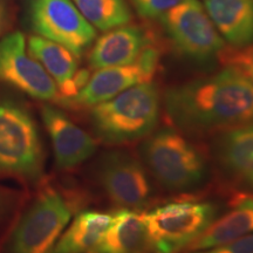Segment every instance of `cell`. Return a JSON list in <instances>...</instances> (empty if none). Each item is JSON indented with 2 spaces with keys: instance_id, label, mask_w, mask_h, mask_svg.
Returning <instances> with one entry per match:
<instances>
[{
  "instance_id": "6da1fadb",
  "label": "cell",
  "mask_w": 253,
  "mask_h": 253,
  "mask_svg": "<svg viewBox=\"0 0 253 253\" xmlns=\"http://www.w3.org/2000/svg\"><path fill=\"white\" fill-rule=\"evenodd\" d=\"M166 114L186 135L219 132L253 120V84L240 69L225 66L209 77L170 87Z\"/></svg>"
},
{
  "instance_id": "7a4b0ae2",
  "label": "cell",
  "mask_w": 253,
  "mask_h": 253,
  "mask_svg": "<svg viewBox=\"0 0 253 253\" xmlns=\"http://www.w3.org/2000/svg\"><path fill=\"white\" fill-rule=\"evenodd\" d=\"M160 114V90L153 81H148L94 106L90 123L103 143L122 145L148 137L156 129Z\"/></svg>"
},
{
  "instance_id": "3957f363",
  "label": "cell",
  "mask_w": 253,
  "mask_h": 253,
  "mask_svg": "<svg viewBox=\"0 0 253 253\" xmlns=\"http://www.w3.org/2000/svg\"><path fill=\"white\" fill-rule=\"evenodd\" d=\"M141 157L155 179L170 191H189L208 178L207 157L176 128L164 126L145 137Z\"/></svg>"
},
{
  "instance_id": "277c9868",
  "label": "cell",
  "mask_w": 253,
  "mask_h": 253,
  "mask_svg": "<svg viewBox=\"0 0 253 253\" xmlns=\"http://www.w3.org/2000/svg\"><path fill=\"white\" fill-rule=\"evenodd\" d=\"M45 153L33 116L24 104L0 100V175L28 182L41 178Z\"/></svg>"
},
{
  "instance_id": "5b68a950",
  "label": "cell",
  "mask_w": 253,
  "mask_h": 253,
  "mask_svg": "<svg viewBox=\"0 0 253 253\" xmlns=\"http://www.w3.org/2000/svg\"><path fill=\"white\" fill-rule=\"evenodd\" d=\"M219 208L213 202L179 201L163 204L143 214L153 253H178L213 224Z\"/></svg>"
},
{
  "instance_id": "8992f818",
  "label": "cell",
  "mask_w": 253,
  "mask_h": 253,
  "mask_svg": "<svg viewBox=\"0 0 253 253\" xmlns=\"http://www.w3.org/2000/svg\"><path fill=\"white\" fill-rule=\"evenodd\" d=\"M158 19L171 46L190 61L208 65L219 59L226 48L225 41L198 0H183Z\"/></svg>"
},
{
  "instance_id": "52a82bcc",
  "label": "cell",
  "mask_w": 253,
  "mask_h": 253,
  "mask_svg": "<svg viewBox=\"0 0 253 253\" xmlns=\"http://www.w3.org/2000/svg\"><path fill=\"white\" fill-rule=\"evenodd\" d=\"M71 218L65 197L54 189L43 190L14 230L9 253H53Z\"/></svg>"
},
{
  "instance_id": "ba28073f",
  "label": "cell",
  "mask_w": 253,
  "mask_h": 253,
  "mask_svg": "<svg viewBox=\"0 0 253 253\" xmlns=\"http://www.w3.org/2000/svg\"><path fill=\"white\" fill-rule=\"evenodd\" d=\"M96 177L108 198L121 209L137 211L149 203L151 185L147 170L128 151L115 149L101 155Z\"/></svg>"
},
{
  "instance_id": "9c48e42d",
  "label": "cell",
  "mask_w": 253,
  "mask_h": 253,
  "mask_svg": "<svg viewBox=\"0 0 253 253\" xmlns=\"http://www.w3.org/2000/svg\"><path fill=\"white\" fill-rule=\"evenodd\" d=\"M32 27L38 36L81 56L96 39V31L72 0H33Z\"/></svg>"
},
{
  "instance_id": "30bf717a",
  "label": "cell",
  "mask_w": 253,
  "mask_h": 253,
  "mask_svg": "<svg viewBox=\"0 0 253 253\" xmlns=\"http://www.w3.org/2000/svg\"><path fill=\"white\" fill-rule=\"evenodd\" d=\"M160 49L153 43L145 47L131 65L96 69L77 95L59 101L77 108H93L96 104L113 99L135 84L153 81L160 65Z\"/></svg>"
},
{
  "instance_id": "8fae6325",
  "label": "cell",
  "mask_w": 253,
  "mask_h": 253,
  "mask_svg": "<svg viewBox=\"0 0 253 253\" xmlns=\"http://www.w3.org/2000/svg\"><path fill=\"white\" fill-rule=\"evenodd\" d=\"M0 82L38 100L56 101L60 97L54 80L27 54L21 32H13L0 39Z\"/></svg>"
},
{
  "instance_id": "7c38bea8",
  "label": "cell",
  "mask_w": 253,
  "mask_h": 253,
  "mask_svg": "<svg viewBox=\"0 0 253 253\" xmlns=\"http://www.w3.org/2000/svg\"><path fill=\"white\" fill-rule=\"evenodd\" d=\"M212 156L227 181L253 190V120L218 132Z\"/></svg>"
},
{
  "instance_id": "4fadbf2b",
  "label": "cell",
  "mask_w": 253,
  "mask_h": 253,
  "mask_svg": "<svg viewBox=\"0 0 253 253\" xmlns=\"http://www.w3.org/2000/svg\"><path fill=\"white\" fill-rule=\"evenodd\" d=\"M41 118L52 141L59 168L73 169L93 156L96 142L65 113L52 106H43Z\"/></svg>"
},
{
  "instance_id": "5bb4252c",
  "label": "cell",
  "mask_w": 253,
  "mask_h": 253,
  "mask_svg": "<svg viewBox=\"0 0 253 253\" xmlns=\"http://www.w3.org/2000/svg\"><path fill=\"white\" fill-rule=\"evenodd\" d=\"M28 50L54 80L61 93L59 100L73 97L87 84L89 73L79 69L77 56L66 47L40 36H32L28 39Z\"/></svg>"
},
{
  "instance_id": "9a60e30c",
  "label": "cell",
  "mask_w": 253,
  "mask_h": 253,
  "mask_svg": "<svg viewBox=\"0 0 253 253\" xmlns=\"http://www.w3.org/2000/svg\"><path fill=\"white\" fill-rule=\"evenodd\" d=\"M149 45H153L149 32L126 24L107 31L95 41L88 61L93 69L131 65Z\"/></svg>"
},
{
  "instance_id": "2e32d148",
  "label": "cell",
  "mask_w": 253,
  "mask_h": 253,
  "mask_svg": "<svg viewBox=\"0 0 253 253\" xmlns=\"http://www.w3.org/2000/svg\"><path fill=\"white\" fill-rule=\"evenodd\" d=\"M218 33L232 48L253 43V0H203Z\"/></svg>"
},
{
  "instance_id": "e0dca14e",
  "label": "cell",
  "mask_w": 253,
  "mask_h": 253,
  "mask_svg": "<svg viewBox=\"0 0 253 253\" xmlns=\"http://www.w3.org/2000/svg\"><path fill=\"white\" fill-rule=\"evenodd\" d=\"M113 216L112 225L90 253H153L143 214L121 209Z\"/></svg>"
},
{
  "instance_id": "ac0fdd59",
  "label": "cell",
  "mask_w": 253,
  "mask_h": 253,
  "mask_svg": "<svg viewBox=\"0 0 253 253\" xmlns=\"http://www.w3.org/2000/svg\"><path fill=\"white\" fill-rule=\"evenodd\" d=\"M251 233H253V196H245L236 202L229 212L217 218L203 235L186 248V252L214 248Z\"/></svg>"
},
{
  "instance_id": "d6986e66",
  "label": "cell",
  "mask_w": 253,
  "mask_h": 253,
  "mask_svg": "<svg viewBox=\"0 0 253 253\" xmlns=\"http://www.w3.org/2000/svg\"><path fill=\"white\" fill-rule=\"evenodd\" d=\"M113 217L91 210L79 213L60 236L53 253H90L112 225Z\"/></svg>"
},
{
  "instance_id": "ffe728a7",
  "label": "cell",
  "mask_w": 253,
  "mask_h": 253,
  "mask_svg": "<svg viewBox=\"0 0 253 253\" xmlns=\"http://www.w3.org/2000/svg\"><path fill=\"white\" fill-rule=\"evenodd\" d=\"M94 28L107 32L131 21L126 0H72Z\"/></svg>"
},
{
  "instance_id": "44dd1931",
  "label": "cell",
  "mask_w": 253,
  "mask_h": 253,
  "mask_svg": "<svg viewBox=\"0 0 253 253\" xmlns=\"http://www.w3.org/2000/svg\"><path fill=\"white\" fill-rule=\"evenodd\" d=\"M219 59L225 66L240 69L253 84V43L243 48H225Z\"/></svg>"
},
{
  "instance_id": "7402d4cb",
  "label": "cell",
  "mask_w": 253,
  "mask_h": 253,
  "mask_svg": "<svg viewBox=\"0 0 253 253\" xmlns=\"http://www.w3.org/2000/svg\"><path fill=\"white\" fill-rule=\"evenodd\" d=\"M141 18L158 19L183 0H130Z\"/></svg>"
},
{
  "instance_id": "603a6c76",
  "label": "cell",
  "mask_w": 253,
  "mask_h": 253,
  "mask_svg": "<svg viewBox=\"0 0 253 253\" xmlns=\"http://www.w3.org/2000/svg\"><path fill=\"white\" fill-rule=\"evenodd\" d=\"M186 253H253V233L231 240L225 244Z\"/></svg>"
},
{
  "instance_id": "cb8c5ba5",
  "label": "cell",
  "mask_w": 253,
  "mask_h": 253,
  "mask_svg": "<svg viewBox=\"0 0 253 253\" xmlns=\"http://www.w3.org/2000/svg\"><path fill=\"white\" fill-rule=\"evenodd\" d=\"M15 203V196L8 189L0 186V225L9 216Z\"/></svg>"
},
{
  "instance_id": "d4e9b609",
  "label": "cell",
  "mask_w": 253,
  "mask_h": 253,
  "mask_svg": "<svg viewBox=\"0 0 253 253\" xmlns=\"http://www.w3.org/2000/svg\"><path fill=\"white\" fill-rule=\"evenodd\" d=\"M7 9H6L5 5L0 1V36L2 34V32L5 31L6 26H7Z\"/></svg>"
}]
</instances>
